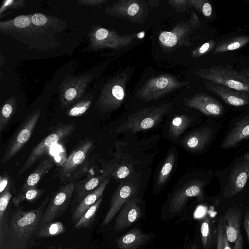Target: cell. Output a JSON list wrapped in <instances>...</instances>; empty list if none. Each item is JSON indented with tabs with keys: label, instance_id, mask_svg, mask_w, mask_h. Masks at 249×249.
Wrapping results in <instances>:
<instances>
[{
	"label": "cell",
	"instance_id": "20",
	"mask_svg": "<svg viewBox=\"0 0 249 249\" xmlns=\"http://www.w3.org/2000/svg\"><path fill=\"white\" fill-rule=\"evenodd\" d=\"M206 89L220 97L226 104L242 107L249 104V92L239 91L210 81H205Z\"/></svg>",
	"mask_w": 249,
	"mask_h": 249
},
{
	"label": "cell",
	"instance_id": "4",
	"mask_svg": "<svg viewBox=\"0 0 249 249\" xmlns=\"http://www.w3.org/2000/svg\"><path fill=\"white\" fill-rule=\"evenodd\" d=\"M76 124L71 122L57 124L50 133L44 137L32 150L30 154L18 173L21 175L31 167L35 163L47 154L54 145L66 140L74 132Z\"/></svg>",
	"mask_w": 249,
	"mask_h": 249
},
{
	"label": "cell",
	"instance_id": "10",
	"mask_svg": "<svg viewBox=\"0 0 249 249\" xmlns=\"http://www.w3.org/2000/svg\"><path fill=\"white\" fill-rule=\"evenodd\" d=\"M106 11L113 16L133 22L142 23L149 12V6L141 0H120L108 7Z\"/></svg>",
	"mask_w": 249,
	"mask_h": 249
},
{
	"label": "cell",
	"instance_id": "3",
	"mask_svg": "<svg viewBox=\"0 0 249 249\" xmlns=\"http://www.w3.org/2000/svg\"><path fill=\"white\" fill-rule=\"evenodd\" d=\"M172 103L138 110L128 116L116 130V133L129 131L133 133L150 129L156 125L169 111Z\"/></svg>",
	"mask_w": 249,
	"mask_h": 249
},
{
	"label": "cell",
	"instance_id": "41",
	"mask_svg": "<svg viewBox=\"0 0 249 249\" xmlns=\"http://www.w3.org/2000/svg\"><path fill=\"white\" fill-rule=\"evenodd\" d=\"M7 189H15L14 181L7 173H3L0 176V193Z\"/></svg>",
	"mask_w": 249,
	"mask_h": 249
},
{
	"label": "cell",
	"instance_id": "31",
	"mask_svg": "<svg viewBox=\"0 0 249 249\" xmlns=\"http://www.w3.org/2000/svg\"><path fill=\"white\" fill-rule=\"evenodd\" d=\"M67 231V227L61 221H52L45 225L38 230L36 236L42 238L56 236Z\"/></svg>",
	"mask_w": 249,
	"mask_h": 249
},
{
	"label": "cell",
	"instance_id": "42",
	"mask_svg": "<svg viewBox=\"0 0 249 249\" xmlns=\"http://www.w3.org/2000/svg\"><path fill=\"white\" fill-rule=\"evenodd\" d=\"M24 6V0H4L0 7V13L9 8H19Z\"/></svg>",
	"mask_w": 249,
	"mask_h": 249
},
{
	"label": "cell",
	"instance_id": "48",
	"mask_svg": "<svg viewBox=\"0 0 249 249\" xmlns=\"http://www.w3.org/2000/svg\"><path fill=\"white\" fill-rule=\"evenodd\" d=\"M244 227L246 232L249 244V210L247 211L244 219Z\"/></svg>",
	"mask_w": 249,
	"mask_h": 249
},
{
	"label": "cell",
	"instance_id": "18",
	"mask_svg": "<svg viewBox=\"0 0 249 249\" xmlns=\"http://www.w3.org/2000/svg\"><path fill=\"white\" fill-rule=\"evenodd\" d=\"M192 29L189 22H180L171 31L161 32L159 36V41L167 48L190 46L192 43L189 41V35L192 33Z\"/></svg>",
	"mask_w": 249,
	"mask_h": 249
},
{
	"label": "cell",
	"instance_id": "16",
	"mask_svg": "<svg viewBox=\"0 0 249 249\" xmlns=\"http://www.w3.org/2000/svg\"><path fill=\"white\" fill-rule=\"evenodd\" d=\"M242 215V210L236 207L229 208L224 215L226 236L229 243L233 245L232 249H243L240 228Z\"/></svg>",
	"mask_w": 249,
	"mask_h": 249
},
{
	"label": "cell",
	"instance_id": "51",
	"mask_svg": "<svg viewBox=\"0 0 249 249\" xmlns=\"http://www.w3.org/2000/svg\"><path fill=\"white\" fill-rule=\"evenodd\" d=\"M51 249H71V248H52Z\"/></svg>",
	"mask_w": 249,
	"mask_h": 249
},
{
	"label": "cell",
	"instance_id": "39",
	"mask_svg": "<svg viewBox=\"0 0 249 249\" xmlns=\"http://www.w3.org/2000/svg\"><path fill=\"white\" fill-rule=\"evenodd\" d=\"M217 247L216 249H222L223 236L225 231V216L221 215L217 221Z\"/></svg>",
	"mask_w": 249,
	"mask_h": 249
},
{
	"label": "cell",
	"instance_id": "19",
	"mask_svg": "<svg viewBox=\"0 0 249 249\" xmlns=\"http://www.w3.org/2000/svg\"><path fill=\"white\" fill-rule=\"evenodd\" d=\"M184 105L197 109L209 116H219L223 112V107L213 97L204 92H199L184 100Z\"/></svg>",
	"mask_w": 249,
	"mask_h": 249
},
{
	"label": "cell",
	"instance_id": "40",
	"mask_svg": "<svg viewBox=\"0 0 249 249\" xmlns=\"http://www.w3.org/2000/svg\"><path fill=\"white\" fill-rule=\"evenodd\" d=\"M130 166L125 164L116 166L111 176L115 179H121L127 177L130 173Z\"/></svg>",
	"mask_w": 249,
	"mask_h": 249
},
{
	"label": "cell",
	"instance_id": "38",
	"mask_svg": "<svg viewBox=\"0 0 249 249\" xmlns=\"http://www.w3.org/2000/svg\"><path fill=\"white\" fill-rule=\"evenodd\" d=\"M216 45L215 41L209 40L195 49L192 53V56L193 58H198L204 55L214 49Z\"/></svg>",
	"mask_w": 249,
	"mask_h": 249
},
{
	"label": "cell",
	"instance_id": "17",
	"mask_svg": "<svg viewBox=\"0 0 249 249\" xmlns=\"http://www.w3.org/2000/svg\"><path fill=\"white\" fill-rule=\"evenodd\" d=\"M116 166H108L101 174L90 175L83 179L76 181L72 203L78 204L86 196L97 188L105 179L110 177Z\"/></svg>",
	"mask_w": 249,
	"mask_h": 249
},
{
	"label": "cell",
	"instance_id": "45",
	"mask_svg": "<svg viewBox=\"0 0 249 249\" xmlns=\"http://www.w3.org/2000/svg\"><path fill=\"white\" fill-rule=\"evenodd\" d=\"M48 21L47 17L41 13H36L31 17V22L35 26H41L44 25Z\"/></svg>",
	"mask_w": 249,
	"mask_h": 249
},
{
	"label": "cell",
	"instance_id": "6",
	"mask_svg": "<svg viewBox=\"0 0 249 249\" xmlns=\"http://www.w3.org/2000/svg\"><path fill=\"white\" fill-rule=\"evenodd\" d=\"M127 79L126 73H121L108 81L95 103L96 108L104 113L117 109L124 101Z\"/></svg>",
	"mask_w": 249,
	"mask_h": 249
},
{
	"label": "cell",
	"instance_id": "8",
	"mask_svg": "<svg viewBox=\"0 0 249 249\" xmlns=\"http://www.w3.org/2000/svg\"><path fill=\"white\" fill-rule=\"evenodd\" d=\"M40 114L41 111L37 108L25 117L9 140L1 160L2 163H6L12 159L29 141Z\"/></svg>",
	"mask_w": 249,
	"mask_h": 249
},
{
	"label": "cell",
	"instance_id": "7",
	"mask_svg": "<svg viewBox=\"0 0 249 249\" xmlns=\"http://www.w3.org/2000/svg\"><path fill=\"white\" fill-rule=\"evenodd\" d=\"M189 85L188 82L180 81L172 75L164 74L148 79L138 90L137 96L145 101L157 100Z\"/></svg>",
	"mask_w": 249,
	"mask_h": 249
},
{
	"label": "cell",
	"instance_id": "35",
	"mask_svg": "<svg viewBox=\"0 0 249 249\" xmlns=\"http://www.w3.org/2000/svg\"><path fill=\"white\" fill-rule=\"evenodd\" d=\"M200 232L203 249H211L212 239L211 220L208 216H206L201 222Z\"/></svg>",
	"mask_w": 249,
	"mask_h": 249
},
{
	"label": "cell",
	"instance_id": "5",
	"mask_svg": "<svg viewBox=\"0 0 249 249\" xmlns=\"http://www.w3.org/2000/svg\"><path fill=\"white\" fill-rule=\"evenodd\" d=\"M50 199L48 195L35 209L24 211L19 208L14 214L11 228L15 237L23 241L28 239L38 229L43 212Z\"/></svg>",
	"mask_w": 249,
	"mask_h": 249
},
{
	"label": "cell",
	"instance_id": "21",
	"mask_svg": "<svg viewBox=\"0 0 249 249\" xmlns=\"http://www.w3.org/2000/svg\"><path fill=\"white\" fill-rule=\"evenodd\" d=\"M141 215L138 199L133 197L127 201L119 212L115 220L114 231L124 230L138 221Z\"/></svg>",
	"mask_w": 249,
	"mask_h": 249
},
{
	"label": "cell",
	"instance_id": "23",
	"mask_svg": "<svg viewBox=\"0 0 249 249\" xmlns=\"http://www.w3.org/2000/svg\"><path fill=\"white\" fill-rule=\"evenodd\" d=\"M54 160L51 157L39 161V164L25 180L17 195H20L27 190L36 187L38 182L54 165Z\"/></svg>",
	"mask_w": 249,
	"mask_h": 249
},
{
	"label": "cell",
	"instance_id": "22",
	"mask_svg": "<svg viewBox=\"0 0 249 249\" xmlns=\"http://www.w3.org/2000/svg\"><path fill=\"white\" fill-rule=\"evenodd\" d=\"M249 138V114L237 122L224 138L220 147L222 149L232 148Z\"/></svg>",
	"mask_w": 249,
	"mask_h": 249
},
{
	"label": "cell",
	"instance_id": "28",
	"mask_svg": "<svg viewBox=\"0 0 249 249\" xmlns=\"http://www.w3.org/2000/svg\"><path fill=\"white\" fill-rule=\"evenodd\" d=\"M101 197L74 224L76 229L90 228L94 223L98 210L102 203Z\"/></svg>",
	"mask_w": 249,
	"mask_h": 249
},
{
	"label": "cell",
	"instance_id": "11",
	"mask_svg": "<svg viewBox=\"0 0 249 249\" xmlns=\"http://www.w3.org/2000/svg\"><path fill=\"white\" fill-rule=\"evenodd\" d=\"M91 47L94 50L106 48L119 49L132 43L136 36L135 34L120 35L113 31L99 28L90 33Z\"/></svg>",
	"mask_w": 249,
	"mask_h": 249
},
{
	"label": "cell",
	"instance_id": "47",
	"mask_svg": "<svg viewBox=\"0 0 249 249\" xmlns=\"http://www.w3.org/2000/svg\"><path fill=\"white\" fill-rule=\"evenodd\" d=\"M107 0H80L78 2L81 4L89 5H97L106 2Z\"/></svg>",
	"mask_w": 249,
	"mask_h": 249
},
{
	"label": "cell",
	"instance_id": "37",
	"mask_svg": "<svg viewBox=\"0 0 249 249\" xmlns=\"http://www.w3.org/2000/svg\"><path fill=\"white\" fill-rule=\"evenodd\" d=\"M188 5L196 8L207 18L210 17L213 13V7L207 0H189Z\"/></svg>",
	"mask_w": 249,
	"mask_h": 249
},
{
	"label": "cell",
	"instance_id": "52",
	"mask_svg": "<svg viewBox=\"0 0 249 249\" xmlns=\"http://www.w3.org/2000/svg\"><path fill=\"white\" fill-rule=\"evenodd\" d=\"M190 249H197L195 245L191 246Z\"/></svg>",
	"mask_w": 249,
	"mask_h": 249
},
{
	"label": "cell",
	"instance_id": "9",
	"mask_svg": "<svg viewBox=\"0 0 249 249\" xmlns=\"http://www.w3.org/2000/svg\"><path fill=\"white\" fill-rule=\"evenodd\" d=\"M75 182H71L61 185L50 194V199L43 212L38 230L63 214L71 202Z\"/></svg>",
	"mask_w": 249,
	"mask_h": 249
},
{
	"label": "cell",
	"instance_id": "32",
	"mask_svg": "<svg viewBox=\"0 0 249 249\" xmlns=\"http://www.w3.org/2000/svg\"><path fill=\"white\" fill-rule=\"evenodd\" d=\"M45 192V189H38L36 187L30 188L20 195H16L12 199L15 206H18L24 201L34 202L39 198Z\"/></svg>",
	"mask_w": 249,
	"mask_h": 249
},
{
	"label": "cell",
	"instance_id": "1",
	"mask_svg": "<svg viewBox=\"0 0 249 249\" xmlns=\"http://www.w3.org/2000/svg\"><path fill=\"white\" fill-rule=\"evenodd\" d=\"M94 148V141L91 139H85L79 142L59 168L60 184L75 182L82 177L89 168Z\"/></svg>",
	"mask_w": 249,
	"mask_h": 249
},
{
	"label": "cell",
	"instance_id": "12",
	"mask_svg": "<svg viewBox=\"0 0 249 249\" xmlns=\"http://www.w3.org/2000/svg\"><path fill=\"white\" fill-rule=\"evenodd\" d=\"M249 173V152L244 155L231 170L225 187L224 196L230 198L240 192L247 183Z\"/></svg>",
	"mask_w": 249,
	"mask_h": 249
},
{
	"label": "cell",
	"instance_id": "36",
	"mask_svg": "<svg viewBox=\"0 0 249 249\" xmlns=\"http://www.w3.org/2000/svg\"><path fill=\"white\" fill-rule=\"evenodd\" d=\"M12 190L7 189L0 193V240L1 241L2 232V224L5 211L12 197Z\"/></svg>",
	"mask_w": 249,
	"mask_h": 249
},
{
	"label": "cell",
	"instance_id": "13",
	"mask_svg": "<svg viewBox=\"0 0 249 249\" xmlns=\"http://www.w3.org/2000/svg\"><path fill=\"white\" fill-rule=\"evenodd\" d=\"M91 79L90 75H85L66 79V81H64L60 90L61 107H67L80 99Z\"/></svg>",
	"mask_w": 249,
	"mask_h": 249
},
{
	"label": "cell",
	"instance_id": "44",
	"mask_svg": "<svg viewBox=\"0 0 249 249\" xmlns=\"http://www.w3.org/2000/svg\"><path fill=\"white\" fill-rule=\"evenodd\" d=\"M168 2L176 11L178 12L184 11L186 10L187 6H189L188 0H168Z\"/></svg>",
	"mask_w": 249,
	"mask_h": 249
},
{
	"label": "cell",
	"instance_id": "30",
	"mask_svg": "<svg viewBox=\"0 0 249 249\" xmlns=\"http://www.w3.org/2000/svg\"><path fill=\"white\" fill-rule=\"evenodd\" d=\"M15 97L8 99L2 106L0 111V130L2 131L16 112Z\"/></svg>",
	"mask_w": 249,
	"mask_h": 249
},
{
	"label": "cell",
	"instance_id": "24",
	"mask_svg": "<svg viewBox=\"0 0 249 249\" xmlns=\"http://www.w3.org/2000/svg\"><path fill=\"white\" fill-rule=\"evenodd\" d=\"M212 130L209 127H203L187 135L181 141L184 148L192 151L203 149L209 142Z\"/></svg>",
	"mask_w": 249,
	"mask_h": 249
},
{
	"label": "cell",
	"instance_id": "46",
	"mask_svg": "<svg viewBox=\"0 0 249 249\" xmlns=\"http://www.w3.org/2000/svg\"><path fill=\"white\" fill-rule=\"evenodd\" d=\"M189 23L193 29L196 28L201 25V22L199 18L193 11L191 12V18Z\"/></svg>",
	"mask_w": 249,
	"mask_h": 249
},
{
	"label": "cell",
	"instance_id": "29",
	"mask_svg": "<svg viewBox=\"0 0 249 249\" xmlns=\"http://www.w3.org/2000/svg\"><path fill=\"white\" fill-rule=\"evenodd\" d=\"M192 118L186 115H179L173 118L169 127L170 135L176 138L189 126Z\"/></svg>",
	"mask_w": 249,
	"mask_h": 249
},
{
	"label": "cell",
	"instance_id": "2",
	"mask_svg": "<svg viewBox=\"0 0 249 249\" xmlns=\"http://www.w3.org/2000/svg\"><path fill=\"white\" fill-rule=\"evenodd\" d=\"M194 73L200 77L233 89L249 92V78L230 66H214L201 68Z\"/></svg>",
	"mask_w": 249,
	"mask_h": 249
},
{
	"label": "cell",
	"instance_id": "43",
	"mask_svg": "<svg viewBox=\"0 0 249 249\" xmlns=\"http://www.w3.org/2000/svg\"><path fill=\"white\" fill-rule=\"evenodd\" d=\"M30 19L25 15H20L17 17L13 20L14 26L18 28H27L30 24Z\"/></svg>",
	"mask_w": 249,
	"mask_h": 249
},
{
	"label": "cell",
	"instance_id": "33",
	"mask_svg": "<svg viewBox=\"0 0 249 249\" xmlns=\"http://www.w3.org/2000/svg\"><path fill=\"white\" fill-rule=\"evenodd\" d=\"M176 156L174 153L169 154L165 159L159 172L157 179V184L162 185L168 178L174 167Z\"/></svg>",
	"mask_w": 249,
	"mask_h": 249
},
{
	"label": "cell",
	"instance_id": "26",
	"mask_svg": "<svg viewBox=\"0 0 249 249\" xmlns=\"http://www.w3.org/2000/svg\"><path fill=\"white\" fill-rule=\"evenodd\" d=\"M147 234L135 228L118 238L116 242L118 249H137L148 240Z\"/></svg>",
	"mask_w": 249,
	"mask_h": 249
},
{
	"label": "cell",
	"instance_id": "50",
	"mask_svg": "<svg viewBox=\"0 0 249 249\" xmlns=\"http://www.w3.org/2000/svg\"><path fill=\"white\" fill-rule=\"evenodd\" d=\"M241 71L245 74L249 78V69H242Z\"/></svg>",
	"mask_w": 249,
	"mask_h": 249
},
{
	"label": "cell",
	"instance_id": "15",
	"mask_svg": "<svg viewBox=\"0 0 249 249\" xmlns=\"http://www.w3.org/2000/svg\"><path fill=\"white\" fill-rule=\"evenodd\" d=\"M137 189L136 185L129 181L122 182L119 185L111 198L109 208L103 220L102 226L109 223L124 204L134 197Z\"/></svg>",
	"mask_w": 249,
	"mask_h": 249
},
{
	"label": "cell",
	"instance_id": "27",
	"mask_svg": "<svg viewBox=\"0 0 249 249\" xmlns=\"http://www.w3.org/2000/svg\"><path fill=\"white\" fill-rule=\"evenodd\" d=\"M249 43V36L231 37L218 42L213 50L214 54H219L243 48Z\"/></svg>",
	"mask_w": 249,
	"mask_h": 249
},
{
	"label": "cell",
	"instance_id": "25",
	"mask_svg": "<svg viewBox=\"0 0 249 249\" xmlns=\"http://www.w3.org/2000/svg\"><path fill=\"white\" fill-rule=\"evenodd\" d=\"M109 178L105 179L97 188L86 196L77 205L71 216L72 222L74 224L90 207L102 196L109 182Z\"/></svg>",
	"mask_w": 249,
	"mask_h": 249
},
{
	"label": "cell",
	"instance_id": "14",
	"mask_svg": "<svg viewBox=\"0 0 249 249\" xmlns=\"http://www.w3.org/2000/svg\"><path fill=\"white\" fill-rule=\"evenodd\" d=\"M204 182L200 180H195L185 183L178 189L172 197L169 210L171 213H178L185 207L188 200L196 197L199 202L203 200Z\"/></svg>",
	"mask_w": 249,
	"mask_h": 249
},
{
	"label": "cell",
	"instance_id": "34",
	"mask_svg": "<svg viewBox=\"0 0 249 249\" xmlns=\"http://www.w3.org/2000/svg\"><path fill=\"white\" fill-rule=\"evenodd\" d=\"M92 97L89 95L70 107L66 114L70 117H79L83 115L91 105Z\"/></svg>",
	"mask_w": 249,
	"mask_h": 249
},
{
	"label": "cell",
	"instance_id": "49",
	"mask_svg": "<svg viewBox=\"0 0 249 249\" xmlns=\"http://www.w3.org/2000/svg\"><path fill=\"white\" fill-rule=\"evenodd\" d=\"M222 249H232L230 243L227 239L225 231L224 232L223 236Z\"/></svg>",
	"mask_w": 249,
	"mask_h": 249
},
{
	"label": "cell",
	"instance_id": "53",
	"mask_svg": "<svg viewBox=\"0 0 249 249\" xmlns=\"http://www.w3.org/2000/svg\"></svg>",
	"mask_w": 249,
	"mask_h": 249
}]
</instances>
